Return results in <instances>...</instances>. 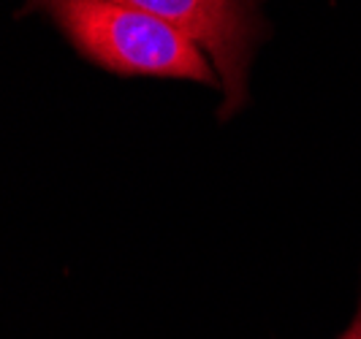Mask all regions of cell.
<instances>
[{
  "label": "cell",
  "mask_w": 361,
  "mask_h": 339,
  "mask_svg": "<svg viewBox=\"0 0 361 339\" xmlns=\"http://www.w3.org/2000/svg\"><path fill=\"white\" fill-rule=\"evenodd\" d=\"M337 339H361V296H359V307L353 312V321L348 323V328Z\"/></svg>",
  "instance_id": "3957f363"
},
{
  "label": "cell",
  "mask_w": 361,
  "mask_h": 339,
  "mask_svg": "<svg viewBox=\"0 0 361 339\" xmlns=\"http://www.w3.org/2000/svg\"><path fill=\"white\" fill-rule=\"evenodd\" d=\"M36 3H54V0H36Z\"/></svg>",
  "instance_id": "277c9868"
},
{
  "label": "cell",
  "mask_w": 361,
  "mask_h": 339,
  "mask_svg": "<svg viewBox=\"0 0 361 339\" xmlns=\"http://www.w3.org/2000/svg\"><path fill=\"white\" fill-rule=\"evenodd\" d=\"M163 19L215 63L223 117L247 101V68L261 36L255 0H117Z\"/></svg>",
  "instance_id": "7a4b0ae2"
},
{
  "label": "cell",
  "mask_w": 361,
  "mask_h": 339,
  "mask_svg": "<svg viewBox=\"0 0 361 339\" xmlns=\"http://www.w3.org/2000/svg\"><path fill=\"white\" fill-rule=\"evenodd\" d=\"M49 6L73 49L104 71L220 85L193 41L136 6L117 0H54Z\"/></svg>",
  "instance_id": "6da1fadb"
}]
</instances>
